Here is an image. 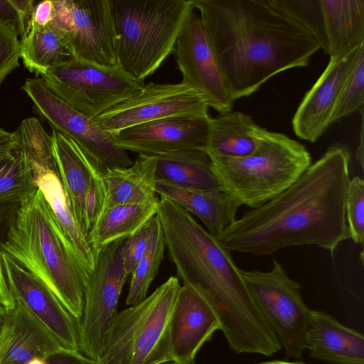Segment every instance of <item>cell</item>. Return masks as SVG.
Wrapping results in <instances>:
<instances>
[{"mask_svg":"<svg viewBox=\"0 0 364 364\" xmlns=\"http://www.w3.org/2000/svg\"><path fill=\"white\" fill-rule=\"evenodd\" d=\"M350 151L336 143L289 187L244 212L215 237L228 252L270 255L291 246L316 245L331 255L350 238L346 198Z\"/></svg>","mask_w":364,"mask_h":364,"instance_id":"obj_1","label":"cell"},{"mask_svg":"<svg viewBox=\"0 0 364 364\" xmlns=\"http://www.w3.org/2000/svg\"><path fill=\"white\" fill-rule=\"evenodd\" d=\"M233 101L271 77L306 67L321 49L306 29L264 0H191Z\"/></svg>","mask_w":364,"mask_h":364,"instance_id":"obj_2","label":"cell"},{"mask_svg":"<svg viewBox=\"0 0 364 364\" xmlns=\"http://www.w3.org/2000/svg\"><path fill=\"white\" fill-rule=\"evenodd\" d=\"M157 215L178 277L212 309L230 348L265 356L279 352V339L255 304L230 252L171 200L159 199Z\"/></svg>","mask_w":364,"mask_h":364,"instance_id":"obj_3","label":"cell"},{"mask_svg":"<svg viewBox=\"0 0 364 364\" xmlns=\"http://www.w3.org/2000/svg\"><path fill=\"white\" fill-rule=\"evenodd\" d=\"M0 251L44 284L79 323L90 272L37 188L13 211Z\"/></svg>","mask_w":364,"mask_h":364,"instance_id":"obj_4","label":"cell"},{"mask_svg":"<svg viewBox=\"0 0 364 364\" xmlns=\"http://www.w3.org/2000/svg\"><path fill=\"white\" fill-rule=\"evenodd\" d=\"M117 63L144 80L173 53L191 0H109Z\"/></svg>","mask_w":364,"mask_h":364,"instance_id":"obj_5","label":"cell"},{"mask_svg":"<svg viewBox=\"0 0 364 364\" xmlns=\"http://www.w3.org/2000/svg\"><path fill=\"white\" fill-rule=\"evenodd\" d=\"M223 191L240 205L257 208L294 183L311 165L306 148L266 129L257 149L242 158L210 157Z\"/></svg>","mask_w":364,"mask_h":364,"instance_id":"obj_6","label":"cell"},{"mask_svg":"<svg viewBox=\"0 0 364 364\" xmlns=\"http://www.w3.org/2000/svg\"><path fill=\"white\" fill-rule=\"evenodd\" d=\"M181 286L169 277L142 301L119 312L105 335L100 364H165L171 316Z\"/></svg>","mask_w":364,"mask_h":364,"instance_id":"obj_7","label":"cell"},{"mask_svg":"<svg viewBox=\"0 0 364 364\" xmlns=\"http://www.w3.org/2000/svg\"><path fill=\"white\" fill-rule=\"evenodd\" d=\"M46 86L68 105L95 118L139 93L145 86L118 65H99L74 59L41 75Z\"/></svg>","mask_w":364,"mask_h":364,"instance_id":"obj_8","label":"cell"},{"mask_svg":"<svg viewBox=\"0 0 364 364\" xmlns=\"http://www.w3.org/2000/svg\"><path fill=\"white\" fill-rule=\"evenodd\" d=\"M240 273L255 304L276 333L285 358H301L311 310L301 296L300 284L276 260L268 272L240 269Z\"/></svg>","mask_w":364,"mask_h":364,"instance_id":"obj_9","label":"cell"},{"mask_svg":"<svg viewBox=\"0 0 364 364\" xmlns=\"http://www.w3.org/2000/svg\"><path fill=\"white\" fill-rule=\"evenodd\" d=\"M126 240L114 242L96 253L85 290L78 323L80 353L99 362L109 323L117 315L119 299L128 278L123 263Z\"/></svg>","mask_w":364,"mask_h":364,"instance_id":"obj_10","label":"cell"},{"mask_svg":"<svg viewBox=\"0 0 364 364\" xmlns=\"http://www.w3.org/2000/svg\"><path fill=\"white\" fill-rule=\"evenodd\" d=\"M21 88L32 101L33 111L52 129L74 140L100 171L133 164L127 152L117 144L114 136L101 129L94 119L53 94L41 78H27Z\"/></svg>","mask_w":364,"mask_h":364,"instance_id":"obj_11","label":"cell"},{"mask_svg":"<svg viewBox=\"0 0 364 364\" xmlns=\"http://www.w3.org/2000/svg\"><path fill=\"white\" fill-rule=\"evenodd\" d=\"M204 95L183 82L145 84L135 96L93 118L112 136L126 129L150 122L176 117L208 116Z\"/></svg>","mask_w":364,"mask_h":364,"instance_id":"obj_12","label":"cell"},{"mask_svg":"<svg viewBox=\"0 0 364 364\" xmlns=\"http://www.w3.org/2000/svg\"><path fill=\"white\" fill-rule=\"evenodd\" d=\"M52 24L68 42L75 59L117 65L109 0L53 1Z\"/></svg>","mask_w":364,"mask_h":364,"instance_id":"obj_13","label":"cell"},{"mask_svg":"<svg viewBox=\"0 0 364 364\" xmlns=\"http://www.w3.org/2000/svg\"><path fill=\"white\" fill-rule=\"evenodd\" d=\"M191 9L178 33L173 53L182 82L201 92L219 113L231 110V98L205 34L200 16Z\"/></svg>","mask_w":364,"mask_h":364,"instance_id":"obj_14","label":"cell"},{"mask_svg":"<svg viewBox=\"0 0 364 364\" xmlns=\"http://www.w3.org/2000/svg\"><path fill=\"white\" fill-rule=\"evenodd\" d=\"M3 272L15 300L21 301L66 349L80 352L78 323L38 278L0 251Z\"/></svg>","mask_w":364,"mask_h":364,"instance_id":"obj_15","label":"cell"},{"mask_svg":"<svg viewBox=\"0 0 364 364\" xmlns=\"http://www.w3.org/2000/svg\"><path fill=\"white\" fill-rule=\"evenodd\" d=\"M211 117L164 118L126 129L114 135L122 149L139 154L157 156L182 151H207Z\"/></svg>","mask_w":364,"mask_h":364,"instance_id":"obj_16","label":"cell"},{"mask_svg":"<svg viewBox=\"0 0 364 364\" xmlns=\"http://www.w3.org/2000/svg\"><path fill=\"white\" fill-rule=\"evenodd\" d=\"M364 43L340 56L330 58L321 76L306 93L292 119L295 134L316 142L331 125V117L340 91L360 55Z\"/></svg>","mask_w":364,"mask_h":364,"instance_id":"obj_17","label":"cell"},{"mask_svg":"<svg viewBox=\"0 0 364 364\" xmlns=\"http://www.w3.org/2000/svg\"><path fill=\"white\" fill-rule=\"evenodd\" d=\"M220 330L219 321L204 299L188 286L181 287L169 326L172 363L195 361L203 344Z\"/></svg>","mask_w":364,"mask_h":364,"instance_id":"obj_18","label":"cell"},{"mask_svg":"<svg viewBox=\"0 0 364 364\" xmlns=\"http://www.w3.org/2000/svg\"><path fill=\"white\" fill-rule=\"evenodd\" d=\"M306 349L311 358L331 364H364V336L324 311L311 310Z\"/></svg>","mask_w":364,"mask_h":364,"instance_id":"obj_19","label":"cell"},{"mask_svg":"<svg viewBox=\"0 0 364 364\" xmlns=\"http://www.w3.org/2000/svg\"><path fill=\"white\" fill-rule=\"evenodd\" d=\"M57 172L69 198L73 215L87 239L85 203L94 173L98 168L71 138L52 129Z\"/></svg>","mask_w":364,"mask_h":364,"instance_id":"obj_20","label":"cell"},{"mask_svg":"<svg viewBox=\"0 0 364 364\" xmlns=\"http://www.w3.org/2000/svg\"><path fill=\"white\" fill-rule=\"evenodd\" d=\"M156 192L200 219L214 237L233 221L240 203L223 190L199 191L156 181Z\"/></svg>","mask_w":364,"mask_h":364,"instance_id":"obj_21","label":"cell"},{"mask_svg":"<svg viewBox=\"0 0 364 364\" xmlns=\"http://www.w3.org/2000/svg\"><path fill=\"white\" fill-rule=\"evenodd\" d=\"M156 166L154 156L139 154L128 167L108 168L102 172L106 194L104 210L117 205L158 201Z\"/></svg>","mask_w":364,"mask_h":364,"instance_id":"obj_22","label":"cell"},{"mask_svg":"<svg viewBox=\"0 0 364 364\" xmlns=\"http://www.w3.org/2000/svg\"><path fill=\"white\" fill-rule=\"evenodd\" d=\"M33 172V183L42 193L63 232L72 242L90 272L93 269L96 256L73 213L56 168L28 161Z\"/></svg>","mask_w":364,"mask_h":364,"instance_id":"obj_23","label":"cell"},{"mask_svg":"<svg viewBox=\"0 0 364 364\" xmlns=\"http://www.w3.org/2000/svg\"><path fill=\"white\" fill-rule=\"evenodd\" d=\"M266 129L239 111L219 113L211 118L207 153L210 157L242 158L258 148Z\"/></svg>","mask_w":364,"mask_h":364,"instance_id":"obj_24","label":"cell"},{"mask_svg":"<svg viewBox=\"0 0 364 364\" xmlns=\"http://www.w3.org/2000/svg\"><path fill=\"white\" fill-rule=\"evenodd\" d=\"M7 311L12 339L3 364H26L34 358L47 359L64 348L50 331L19 301Z\"/></svg>","mask_w":364,"mask_h":364,"instance_id":"obj_25","label":"cell"},{"mask_svg":"<svg viewBox=\"0 0 364 364\" xmlns=\"http://www.w3.org/2000/svg\"><path fill=\"white\" fill-rule=\"evenodd\" d=\"M154 156L156 181L186 189L223 190L206 151L182 150Z\"/></svg>","mask_w":364,"mask_h":364,"instance_id":"obj_26","label":"cell"},{"mask_svg":"<svg viewBox=\"0 0 364 364\" xmlns=\"http://www.w3.org/2000/svg\"><path fill=\"white\" fill-rule=\"evenodd\" d=\"M321 4L330 58L364 43V0H321Z\"/></svg>","mask_w":364,"mask_h":364,"instance_id":"obj_27","label":"cell"},{"mask_svg":"<svg viewBox=\"0 0 364 364\" xmlns=\"http://www.w3.org/2000/svg\"><path fill=\"white\" fill-rule=\"evenodd\" d=\"M159 200L117 205L105 210L87 237L95 256L104 247L127 239L144 227L157 214Z\"/></svg>","mask_w":364,"mask_h":364,"instance_id":"obj_28","label":"cell"},{"mask_svg":"<svg viewBox=\"0 0 364 364\" xmlns=\"http://www.w3.org/2000/svg\"><path fill=\"white\" fill-rule=\"evenodd\" d=\"M20 43L23 63L36 76L75 59L68 42L52 23L40 26L31 21Z\"/></svg>","mask_w":364,"mask_h":364,"instance_id":"obj_29","label":"cell"},{"mask_svg":"<svg viewBox=\"0 0 364 364\" xmlns=\"http://www.w3.org/2000/svg\"><path fill=\"white\" fill-rule=\"evenodd\" d=\"M157 217L148 247L131 274L127 305L134 306L146 297L149 286L157 275L163 260L166 242L161 221Z\"/></svg>","mask_w":364,"mask_h":364,"instance_id":"obj_30","label":"cell"},{"mask_svg":"<svg viewBox=\"0 0 364 364\" xmlns=\"http://www.w3.org/2000/svg\"><path fill=\"white\" fill-rule=\"evenodd\" d=\"M35 188L31 165L17 149L11 159L0 165V205L18 204Z\"/></svg>","mask_w":364,"mask_h":364,"instance_id":"obj_31","label":"cell"},{"mask_svg":"<svg viewBox=\"0 0 364 364\" xmlns=\"http://www.w3.org/2000/svg\"><path fill=\"white\" fill-rule=\"evenodd\" d=\"M274 9L311 33L327 54L321 0H264Z\"/></svg>","mask_w":364,"mask_h":364,"instance_id":"obj_32","label":"cell"},{"mask_svg":"<svg viewBox=\"0 0 364 364\" xmlns=\"http://www.w3.org/2000/svg\"><path fill=\"white\" fill-rule=\"evenodd\" d=\"M14 132L18 138L17 149L28 161L56 168L51 135L46 132L38 119H23Z\"/></svg>","mask_w":364,"mask_h":364,"instance_id":"obj_33","label":"cell"},{"mask_svg":"<svg viewBox=\"0 0 364 364\" xmlns=\"http://www.w3.org/2000/svg\"><path fill=\"white\" fill-rule=\"evenodd\" d=\"M364 103V52L348 75L333 107L331 124L360 111Z\"/></svg>","mask_w":364,"mask_h":364,"instance_id":"obj_34","label":"cell"},{"mask_svg":"<svg viewBox=\"0 0 364 364\" xmlns=\"http://www.w3.org/2000/svg\"><path fill=\"white\" fill-rule=\"evenodd\" d=\"M346 218L350 238L363 245L364 181L360 176L350 179L346 198Z\"/></svg>","mask_w":364,"mask_h":364,"instance_id":"obj_35","label":"cell"},{"mask_svg":"<svg viewBox=\"0 0 364 364\" xmlns=\"http://www.w3.org/2000/svg\"><path fill=\"white\" fill-rule=\"evenodd\" d=\"M16 28L0 19V85L19 66L21 43Z\"/></svg>","mask_w":364,"mask_h":364,"instance_id":"obj_36","label":"cell"},{"mask_svg":"<svg viewBox=\"0 0 364 364\" xmlns=\"http://www.w3.org/2000/svg\"><path fill=\"white\" fill-rule=\"evenodd\" d=\"M157 218L156 214L144 227L126 240L122 256L124 270L128 276H131L147 249Z\"/></svg>","mask_w":364,"mask_h":364,"instance_id":"obj_37","label":"cell"},{"mask_svg":"<svg viewBox=\"0 0 364 364\" xmlns=\"http://www.w3.org/2000/svg\"><path fill=\"white\" fill-rule=\"evenodd\" d=\"M105 198V188L102 172L96 170L88 188L85 203L88 235L104 210Z\"/></svg>","mask_w":364,"mask_h":364,"instance_id":"obj_38","label":"cell"},{"mask_svg":"<svg viewBox=\"0 0 364 364\" xmlns=\"http://www.w3.org/2000/svg\"><path fill=\"white\" fill-rule=\"evenodd\" d=\"M0 19L13 25L23 37L27 27L14 0H0Z\"/></svg>","mask_w":364,"mask_h":364,"instance_id":"obj_39","label":"cell"},{"mask_svg":"<svg viewBox=\"0 0 364 364\" xmlns=\"http://www.w3.org/2000/svg\"><path fill=\"white\" fill-rule=\"evenodd\" d=\"M49 364H100L77 351L63 348L46 359Z\"/></svg>","mask_w":364,"mask_h":364,"instance_id":"obj_40","label":"cell"},{"mask_svg":"<svg viewBox=\"0 0 364 364\" xmlns=\"http://www.w3.org/2000/svg\"><path fill=\"white\" fill-rule=\"evenodd\" d=\"M18 148L15 132H9L0 127V165L11 159Z\"/></svg>","mask_w":364,"mask_h":364,"instance_id":"obj_41","label":"cell"},{"mask_svg":"<svg viewBox=\"0 0 364 364\" xmlns=\"http://www.w3.org/2000/svg\"><path fill=\"white\" fill-rule=\"evenodd\" d=\"M53 1L45 0L35 4L32 22L40 26L50 24L54 18Z\"/></svg>","mask_w":364,"mask_h":364,"instance_id":"obj_42","label":"cell"},{"mask_svg":"<svg viewBox=\"0 0 364 364\" xmlns=\"http://www.w3.org/2000/svg\"><path fill=\"white\" fill-rule=\"evenodd\" d=\"M12 339V327L9 312L6 311L4 324L0 337V364H3Z\"/></svg>","mask_w":364,"mask_h":364,"instance_id":"obj_43","label":"cell"},{"mask_svg":"<svg viewBox=\"0 0 364 364\" xmlns=\"http://www.w3.org/2000/svg\"><path fill=\"white\" fill-rule=\"evenodd\" d=\"M15 302L4 277L0 255V304L8 311L14 306Z\"/></svg>","mask_w":364,"mask_h":364,"instance_id":"obj_44","label":"cell"},{"mask_svg":"<svg viewBox=\"0 0 364 364\" xmlns=\"http://www.w3.org/2000/svg\"><path fill=\"white\" fill-rule=\"evenodd\" d=\"M361 116L360 131L359 133V143L355 150V159L362 170L364 168V134H363V107L360 109Z\"/></svg>","mask_w":364,"mask_h":364,"instance_id":"obj_45","label":"cell"},{"mask_svg":"<svg viewBox=\"0 0 364 364\" xmlns=\"http://www.w3.org/2000/svg\"><path fill=\"white\" fill-rule=\"evenodd\" d=\"M256 364H306L299 361H287V360H270L258 363Z\"/></svg>","mask_w":364,"mask_h":364,"instance_id":"obj_46","label":"cell"},{"mask_svg":"<svg viewBox=\"0 0 364 364\" xmlns=\"http://www.w3.org/2000/svg\"><path fill=\"white\" fill-rule=\"evenodd\" d=\"M6 313V309L0 304V336L1 335L4 324Z\"/></svg>","mask_w":364,"mask_h":364,"instance_id":"obj_47","label":"cell"},{"mask_svg":"<svg viewBox=\"0 0 364 364\" xmlns=\"http://www.w3.org/2000/svg\"><path fill=\"white\" fill-rule=\"evenodd\" d=\"M26 364H49L46 359L34 358L28 361Z\"/></svg>","mask_w":364,"mask_h":364,"instance_id":"obj_48","label":"cell"},{"mask_svg":"<svg viewBox=\"0 0 364 364\" xmlns=\"http://www.w3.org/2000/svg\"><path fill=\"white\" fill-rule=\"evenodd\" d=\"M172 364H196L195 361L188 362V363H172Z\"/></svg>","mask_w":364,"mask_h":364,"instance_id":"obj_49","label":"cell"},{"mask_svg":"<svg viewBox=\"0 0 364 364\" xmlns=\"http://www.w3.org/2000/svg\"><path fill=\"white\" fill-rule=\"evenodd\" d=\"M1 337V336H0Z\"/></svg>","mask_w":364,"mask_h":364,"instance_id":"obj_50","label":"cell"}]
</instances>
